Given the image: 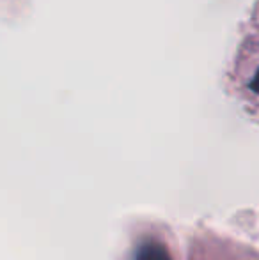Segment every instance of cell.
<instances>
[{
  "label": "cell",
  "mask_w": 259,
  "mask_h": 260,
  "mask_svg": "<svg viewBox=\"0 0 259 260\" xmlns=\"http://www.w3.org/2000/svg\"><path fill=\"white\" fill-rule=\"evenodd\" d=\"M135 260H172L165 244L155 239H146L135 251Z\"/></svg>",
  "instance_id": "1"
},
{
  "label": "cell",
  "mask_w": 259,
  "mask_h": 260,
  "mask_svg": "<svg viewBox=\"0 0 259 260\" xmlns=\"http://www.w3.org/2000/svg\"><path fill=\"white\" fill-rule=\"evenodd\" d=\"M249 89L252 90V92L259 94V68H257L256 75H254V78L250 80V83H249Z\"/></svg>",
  "instance_id": "2"
}]
</instances>
